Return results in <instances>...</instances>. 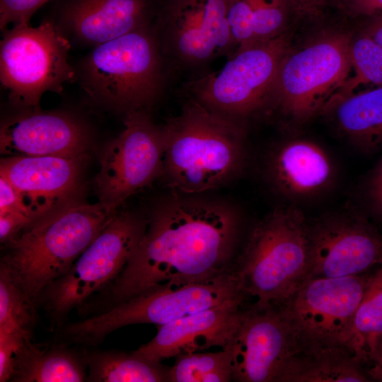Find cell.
<instances>
[{
	"instance_id": "cell-1",
	"label": "cell",
	"mask_w": 382,
	"mask_h": 382,
	"mask_svg": "<svg viewBox=\"0 0 382 382\" xmlns=\"http://www.w3.org/2000/svg\"><path fill=\"white\" fill-rule=\"evenodd\" d=\"M176 194L161 202L116 279L83 307L92 316L166 285L203 281L230 269L239 233L234 209Z\"/></svg>"
},
{
	"instance_id": "cell-2",
	"label": "cell",
	"mask_w": 382,
	"mask_h": 382,
	"mask_svg": "<svg viewBox=\"0 0 382 382\" xmlns=\"http://www.w3.org/2000/svg\"><path fill=\"white\" fill-rule=\"evenodd\" d=\"M162 173L176 194L193 195L219 187L240 173L245 159L240 120L193 98L161 127Z\"/></svg>"
},
{
	"instance_id": "cell-3",
	"label": "cell",
	"mask_w": 382,
	"mask_h": 382,
	"mask_svg": "<svg viewBox=\"0 0 382 382\" xmlns=\"http://www.w3.org/2000/svg\"><path fill=\"white\" fill-rule=\"evenodd\" d=\"M116 211L80 199L57 208L3 245L0 268L37 306L42 292L68 272Z\"/></svg>"
},
{
	"instance_id": "cell-4",
	"label": "cell",
	"mask_w": 382,
	"mask_h": 382,
	"mask_svg": "<svg viewBox=\"0 0 382 382\" xmlns=\"http://www.w3.org/2000/svg\"><path fill=\"white\" fill-rule=\"evenodd\" d=\"M308 221L294 206L274 209L254 227L234 268L245 300L279 308L311 277Z\"/></svg>"
},
{
	"instance_id": "cell-5",
	"label": "cell",
	"mask_w": 382,
	"mask_h": 382,
	"mask_svg": "<svg viewBox=\"0 0 382 382\" xmlns=\"http://www.w3.org/2000/svg\"><path fill=\"white\" fill-rule=\"evenodd\" d=\"M164 62L152 24L93 47L81 65L82 87L117 112L146 110L162 92Z\"/></svg>"
},
{
	"instance_id": "cell-6",
	"label": "cell",
	"mask_w": 382,
	"mask_h": 382,
	"mask_svg": "<svg viewBox=\"0 0 382 382\" xmlns=\"http://www.w3.org/2000/svg\"><path fill=\"white\" fill-rule=\"evenodd\" d=\"M239 297L245 296L231 268L203 281L166 285L136 296L105 311L64 325L61 335L69 344L97 346L120 328L141 323L158 327Z\"/></svg>"
},
{
	"instance_id": "cell-7",
	"label": "cell",
	"mask_w": 382,
	"mask_h": 382,
	"mask_svg": "<svg viewBox=\"0 0 382 382\" xmlns=\"http://www.w3.org/2000/svg\"><path fill=\"white\" fill-rule=\"evenodd\" d=\"M147 221L132 212L117 210L68 272L42 292L37 306L53 326H62L73 310L79 311L116 279L140 243Z\"/></svg>"
},
{
	"instance_id": "cell-8",
	"label": "cell",
	"mask_w": 382,
	"mask_h": 382,
	"mask_svg": "<svg viewBox=\"0 0 382 382\" xmlns=\"http://www.w3.org/2000/svg\"><path fill=\"white\" fill-rule=\"evenodd\" d=\"M352 35L335 31L284 57L269 102L294 123L303 124L324 110L352 72Z\"/></svg>"
},
{
	"instance_id": "cell-9",
	"label": "cell",
	"mask_w": 382,
	"mask_h": 382,
	"mask_svg": "<svg viewBox=\"0 0 382 382\" xmlns=\"http://www.w3.org/2000/svg\"><path fill=\"white\" fill-rule=\"evenodd\" d=\"M68 40L53 23H29L3 31L1 83L10 100L23 110L38 109L42 95L62 91L75 73L68 61Z\"/></svg>"
},
{
	"instance_id": "cell-10",
	"label": "cell",
	"mask_w": 382,
	"mask_h": 382,
	"mask_svg": "<svg viewBox=\"0 0 382 382\" xmlns=\"http://www.w3.org/2000/svg\"><path fill=\"white\" fill-rule=\"evenodd\" d=\"M291 48L288 32L240 47L219 70L187 84L191 97L240 120L269 103L280 64Z\"/></svg>"
},
{
	"instance_id": "cell-11",
	"label": "cell",
	"mask_w": 382,
	"mask_h": 382,
	"mask_svg": "<svg viewBox=\"0 0 382 382\" xmlns=\"http://www.w3.org/2000/svg\"><path fill=\"white\" fill-rule=\"evenodd\" d=\"M154 30L165 59L200 67L236 50L226 0H160Z\"/></svg>"
},
{
	"instance_id": "cell-12",
	"label": "cell",
	"mask_w": 382,
	"mask_h": 382,
	"mask_svg": "<svg viewBox=\"0 0 382 382\" xmlns=\"http://www.w3.org/2000/svg\"><path fill=\"white\" fill-rule=\"evenodd\" d=\"M370 274L310 277L279 308L299 347L342 345L348 348L354 317Z\"/></svg>"
},
{
	"instance_id": "cell-13",
	"label": "cell",
	"mask_w": 382,
	"mask_h": 382,
	"mask_svg": "<svg viewBox=\"0 0 382 382\" xmlns=\"http://www.w3.org/2000/svg\"><path fill=\"white\" fill-rule=\"evenodd\" d=\"M125 128L104 148L95 179L99 202L117 209L129 197L161 175V127L146 110L125 114Z\"/></svg>"
},
{
	"instance_id": "cell-14",
	"label": "cell",
	"mask_w": 382,
	"mask_h": 382,
	"mask_svg": "<svg viewBox=\"0 0 382 382\" xmlns=\"http://www.w3.org/2000/svg\"><path fill=\"white\" fill-rule=\"evenodd\" d=\"M308 229L311 277L361 274L382 262V234L357 212L323 214Z\"/></svg>"
},
{
	"instance_id": "cell-15",
	"label": "cell",
	"mask_w": 382,
	"mask_h": 382,
	"mask_svg": "<svg viewBox=\"0 0 382 382\" xmlns=\"http://www.w3.org/2000/svg\"><path fill=\"white\" fill-rule=\"evenodd\" d=\"M298 347L292 329L279 308H243L233 335L224 349L231 357L232 381L279 382Z\"/></svg>"
},
{
	"instance_id": "cell-16",
	"label": "cell",
	"mask_w": 382,
	"mask_h": 382,
	"mask_svg": "<svg viewBox=\"0 0 382 382\" xmlns=\"http://www.w3.org/2000/svg\"><path fill=\"white\" fill-rule=\"evenodd\" d=\"M84 157H4L1 159L0 176L12 185L25 214L34 221L79 200Z\"/></svg>"
},
{
	"instance_id": "cell-17",
	"label": "cell",
	"mask_w": 382,
	"mask_h": 382,
	"mask_svg": "<svg viewBox=\"0 0 382 382\" xmlns=\"http://www.w3.org/2000/svg\"><path fill=\"white\" fill-rule=\"evenodd\" d=\"M89 141L86 125L63 112L23 110L1 125L0 149L6 157L79 156Z\"/></svg>"
},
{
	"instance_id": "cell-18",
	"label": "cell",
	"mask_w": 382,
	"mask_h": 382,
	"mask_svg": "<svg viewBox=\"0 0 382 382\" xmlns=\"http://www.w3.org/2000/svg\"><path fill=\"white\" fill-rule=\"evenodd\" d=\"M245 301V297H239L158 326L155 337L135 351L161 362L214 347L224 349L237 328Z\"/></svg>"
},
{
	"instance_id": "cell-19",
	"label": "cell",
	"mask_w": 382,
	"mask_h": 382,
	"mask_svg": "<svg viewBox=\"0 0 382 382\" xmlns=\"http://www.w3.org/2000/svg\"><path fill=\"white\" fill-rule=\"evenodd\" d=\"M154 0H70L61 24L76 40L96 46L153 24Z\"/></svg>"
},
{
	"instance_id": "cell-20",
	"label": "cell",
	"mask_w": 382,
	"mask_h": 382,
	"mask_svg": "<svg viewBox=\"0 0 382 382\" xmlns=\"http://www.w3.org/2000/svg\"><path fill=\"white\" fill-rule=\"evenodd\" d=\"M268 175L274 190L286 198L305 200L326 191L335 178L328 152L307 139L286 141L272 153Z\"/></svg>"
},
{
	"instance_id": "cell-21",
	"label": "cell",
	"mask_w": 382,
	"mask_h": 382,
	"mask_svg": "<svg viewBox=\"0 0 382 382\" xmlns=\"http://www.w3.org/2000/svg\"><path fill=\"white\" fill-rule=\"evenodd\" d=\"M361 364L345 346L298 347L288 360L279 382L370 381Z\"/></svg>"
},
{
	"instance_id": "cell-22",
	"label": "cell",
	"mask_w": 382,
	"mask_h": 382,
	"mask_svg": "<svg viewBox=\"0 0 382 382\" xmlns=\"http://www.w3.org/2000/svg\"><path fill=\"white\" fill-rule=\"evenodd\" d=\"M339 132L356 148L369 154L382 147V86L330 101Z\"/></svg>"
},
{
	"instance_id": "cell-23",
	"label": "cell",
	"mask_w": 382,
	"mask_h": 382,
	"mask_svg": "<svg viewBox=\"0 0 382 382\" xmlns=\"http://www.w3.org/2000/svg\"><path fill=\"white\" fill-rule=\"evenodd\" d=\"M86 352L66 345L42 349L32 339L18 349L11 382H83L87 380Z\"/></svg>"
},
{
	"instance_id": "cell-24",
	"label": "cell",
	"mask_w": 382,
	"mask_h": 382,
	"mask_svg": "<svg viewBox=\"0 0 382 382\" xmlns=\"http://www.w3.org/2000/svg\"><path fill=\"white\" fill-rule=\"evenodd\" d=\"M226 6L236 50L285 33L294 12L286 0H226Z\"/></svg>"
},
{
	"instance_id": "cell-25",
	"label": "cell",
	"mask_w": 382,
	"mask_h": 382,
	"mask_svg": "<svg viewBox=\"0 0 382 382\" xmlns=\"http://www.w3.org/2000/svg\"><path fill=\"white\" fill-rule=\"evenodd\" d=\"M89 382H164L169 367L136 352L112 350L86 352Z\"/></svg>"
},
{
	"instance_id": "cell-26",
	"label": "cell",
	"mask_w": 382,
	"mask_h": 382,
	"mask_svg": "<svg viewBox=\"0 0 382 382\" xmlns=\"http://www.w3.org/2000/svg\"><path fill=\"white\" fill-rule=\"evenodd\" d=\"M381 337L382 262L369 278L354 317L348 348L361 364H366Z\"/></svg>"
},
{
	"instance_id": "cell-27",
	"label": "cell",
	"mask_w": 382,
	"mask_h": 382,
	"mask_svg": "<svg viewBox=\"0 0 382 382\" xmlns=\"http://www.w3.org/2000/svg\"><path fill=\"white\" fill-rule=\"evenodd\" d=\"M349 57L354 74H350L330 101L356 93L359 87L365 85L382 86V47L380 45L360 31L352 36Z\"/></svg>"
},
{
	"instance_id": "cell-28",
	"label": "cell",
	"mask_w": 382,
	"mask_h": 382,
	"mask_svg": "<svg viewBox=\"0 0 382 382\" xmlns=\"http://www.w3.org/2000/svg\"><path fill=\"white\" fill-rule=\"evenodd\" d=\"M168 368V382H228L232 381L228 350L192 352L175 357Z\"/></svg>"
},
{
	"instance_id": "cell-29",
	"label": "cell",
	"mask_w": 382,
	"mask_h": 382,
	"mask_svg": "<svg viewBox=\"0 0 382 382\" xmlns=\"http://www.w3.org/2000/svg\"><path fill=\"white\" fill-rule=\"evenodd\" d=\"M37 306L0 268V333H18L32 339Z\"/></svg>"
},
{
	"instance_id": "cell-30",
	"label": "cell",
	"mask_w": 382,
	"mask_h": 382,
	"mask_svg": "<svg viewBox=\"0 0 382 382\" xmlns=\"http://www.w3.org/2000/svg\"><path fill=\"white\" fill-rule=\"evenodd\" d=\"M50 0H0V28L29 23L34 13Z\"/></svg>"
},
{
	"instance_id": "cell-31",
	"label": "cell",
	"mask_w": 382,
	"mask_h": 382,
	"mask_svg": "<svg viewBox=\"0 0 382 382\" xmlns=\"http://www.w3.org/2000/svg\"><path fill=\"white\" fill-rule=\"evenodd\" d=\"M28 338L18 333H0V381H11L17 352Z\"/></svg>"
},
{
	"instance_id": "cell-32",
	"label": "cell",
	"mask_w": 382,
	"mask_h": 382,
	"mask_svg": "<svg viewBox=\"0 0 382 382\" xmlns=\"http://www.w3.org/2000/svg\"><path fill=\"white\" fill-rule=\"evenodd\" d=\"M346 16L364 20L382 16V0H332Z\"/></svg>"
},
{
	"instance_id": "cell-33",
	"label": "cell",
	"mask_w": 382,
	"mask_h": 382,
	"mask_svg": "<svg viewBox=\"0 0 382 382\" xmlns=\"http://www.w3.org/2000/svg\"><path fill=\"white\" fill-rule=\"evenodd\" d=\"M364 192L371 211L382 221V157L370 173Z\"/></svg>"
},
{
	"instance_id": "cell-34",
	"label": "cell",
	"mask_w": 382,
	"mask_h": 382,
	"mask_svg": "<svg viewBox=\"0 0 382 382\" xmlns=\"http://www.w3.org/2000/svg\"><path fill=\"white\" fill-rule=\"evenodd\" d=\"M33 221L20 212L0 213V241L4 244L16 236Z\"/></svg>"
},
{
	"instance_id": "cell-35",
	"label": "cell",
	"mask_w": 382,
	"mask_h": 382,
	"mask_svg": "<svg viewBox=\"0 0 382 382\" xmlns=\"http://www.w3.org/2000/svg\"><path fill=\"white\" fill-rule=\"evenodd\" d=\"M6 212H20L27 215L14 187L0 176V213Z\"/></svg>"
},
{
	"instance_id": "cell-36",
	"label": "cell",
	"mask_w": 382,
	"mask_h": 382,
	"mask_svg": "<svg viewBox=\"0 0 382 382\" xmlns=\"http://www.w3.org/2000/svg\"><path fill=\"white\" fill-rule=\"evenodd\" d=\"M366 364V369L364 371L369 378L382 382V337Z\"/></svg>"
},
{
	"instance_id": "cell-37",
	"label": "cell",
	"mask_w": 382,
	"mask_h": 382,
	"mask_svg": "<svg viewBox=\"0 0 382 382\" xmlns=\"http://www.w3.org/2000/svg\"><path fill=\"white\" fill-rule=\"evenodd\" d=\"M294 13L303 16H316L325 6L319 0H286Z\"/></svg>"
},
{
	"instance_id": "cell-38",
	"label": "cell",
	"mask_w": 382,
	"mask_h": 382,
	"mask_svg": "<svg viewBox=\"0 0 382 382\" xmlns=\"http://www.w3.org/2000/svg\"><path fill=\"white\" fill-rule=\"evenodd\" d=\"M361 31L382 47V16L365 19Z\"/></svg>"
},
{
	"instance_id": "cell-39",
	"label": "cell",
	"mask_w": 382,
	"mask_h": 382,
	"mask_svg": "<svg viewBox=\"0 0 382 382\" xmlns=\"http://www.w3.org/2000/svg\"><path fill=\"white\" fill-rule=\"evenodd\" d=\"M324 6H325L328 3L332 2V0H319Z\"/></svg>"
}]
</instances>
